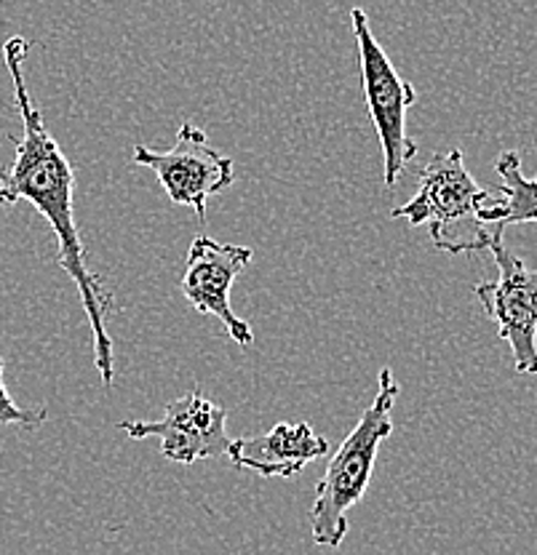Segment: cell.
<instances>
[{"instance_id":"6da1fadb","label":"cell","mask_w":537,"mask_h":555,"mask_svg":"<svg viewBox=\"0 0 537 555\" xmlns=\"http://www.w3.org/2000/svg\"><path fill=\"white\" fill-rule=\"evenodd\" d=\"M3 60L11 80H14L16 107L22 115V137L16 139L14 160L9 169H0V206H16L20 201H27L49 222L56 248H60V268L78 286L80 302H84L91 334H94V366L102 382L110 387L115 382V358L105 318L107 312L118 310V302L113 294L105 292L100 275L86 262V248L73 211L75 169L67 155L62 153L60 142L46 129L43 115L27 89V40L20 35L5 40Z\"/></svg>"},{"instance_id":"7a4b0ae2","label":"cell","mask_w":537,"mask_h":555,"mask_svg":"<svg viewBox=\"0 0 537 555\" xmlns=\"http://www.w3.org/2000/svg\"><path fill=\"white\" fill-rule=\"evenodd\" d=\"M394 372L383 369L378 377V392L372 406L361 414L350 436L340 443L329 460L321 483L316 486V502L310 507V531L321 547H340L350 529V511L363 500L372 481L374 460L385 438L394 433V406L398 401Z\"/></svg>"},{"instance_id":"3957f363","label":"cell","mask_w":537,"mask_h":555,"mask_svg":"<svg viewBox=\"0 0 537 555\" xmlns=\"http://www.w3.org/2000/svg\"><path fill=\"white\" fill-rule=\"evenodd\" d=\"M487 195L489 190L465 169L463 150H438L423 169L414 198L396 206L394 219H407L414 228L429 224L433 246L452 257L487 251L495 241H502L500 233L482 224Z\"/></svg>"},{"instance_id":"277c9868","label":"cell","mask_w":537,"mask_h":555,"mask_svg":"<svg viewBox=\"0 0 537 555\" xmlns=\"http://www.w3.org/2000/svg\"><path fill=\"white\" fill-rule=\"evenodd\" d=\"M350 25H354L358 62H361L363 94L367 107L372 115L374 131L383 147V179L385 188H394L401 179L409 160L418 155V144L407 134V113L418 100V91L409 80H404L388 60L383 46L374 38L372 25L363 9L350 11Z\"/></svg>"},{"instance_id":"5b68a950","label":"cell","mask_w":537,"mask_h":555,"mask_svg":"<svg viewBox=\"0 0 537 555\" xmlns=\"http://www.w3.org/2000/svg\"><path fill=\"white\" fill-rule=\"evenodd\" d=\"M135 164L153 171L166 195L177 206L193 208L201 219L206 217V201L235 182L233 158L217 150L195 124H182L169 150L137 144Z\"/></svg>"},{"instance_id":"8992f818","label":"cell","mask_w":537,"mask_h":555,"mask_svg":"<svg viewBox=\"0 0 537 555\" xmlns=\"http://www.w3.org/2000/svg\"><path fill=\"white\" fill-rule=\"evenodd\" d=\"M498 264V281L476 283L473 294L498 326L500 339L511 347L513 369L537 374V270L513 257L502 241L487 248Z\"/></svg>"},{"instance_id":"52a82bcc","label":"cell","mask_w":537,"mask_h":555,"mask_svg":"<svg viewBox=\"0 0 537 555\" xmlns=\"http://www.w3.org/2000/svg\"><path fill=\"white\" fill-rule=\"evenodd\" d=\"M228 412L199 390L166 403V412L155 422H120V430L135 441L161 438V454L177 465H195L228 454L233 438L228 436Z\"/></svg>"},{"instance_id":"ba28073f","label":"cell","mask_w":537,"mask_h":555,"mask_svg":"<svg viewBox=\"0 0 537 555\" xmlns=\"http://www.w3.org/2000/svg\"><path fill=\"white\" fill-rule=\"evenodd\" d=\"M252 248L239 243H222L209 235H195L190 243L188 264L182 273V294L195 310L215 315L233 343L250 347L254 343L252 326L230 308V288L235 278L252 264Z\"/></svg>"},{"instance_id":"9c48e42d","label":"cell","mask_w":537,"mask_h":555,"mask_svg":"<svg viewBox=\"0 0 537 555\" xmlns=\"http://www.w3.org/2000/svg\"><path fill=\"white\" fill-rule=\"evenodd\" d=\"M329 454V441L308 422H279L263 436L235 438L228 456L239 470H254L265 478H292L319 456Z\"/></svg>"},{"instance_id":"30bf717a","label":"cell","mask_w":537,"mask_h":555,"mask_svg":"<svg viewBox=\"0 0 537 555\" xmlns=\"http://www.w3.org/2000/svg\"><path fill=\"white\" fill-rule=\"evenodd\" d=\"M495 171L500 173V188L489 190L482 206V224L502 235L511 224L537 222V177H524L519 153L506 150Z\"/></svg>"},{"instance_id":"8fae6325","label":"cell","mask_w":537,"mask_h":555,"mask_svg":"<svg viewBox=\"0 0 537 555\" xmlns=\"http://www.w3.org/2000/svg\"><path fill=\"white\" fill-rule=\"evenodd\" d=\"M3 358H0V427L20 425V427H40L46 420H49V412L43 406L40 409H22L14 398L9 396L3 385Z\"/></svg>"}]
</instances>
